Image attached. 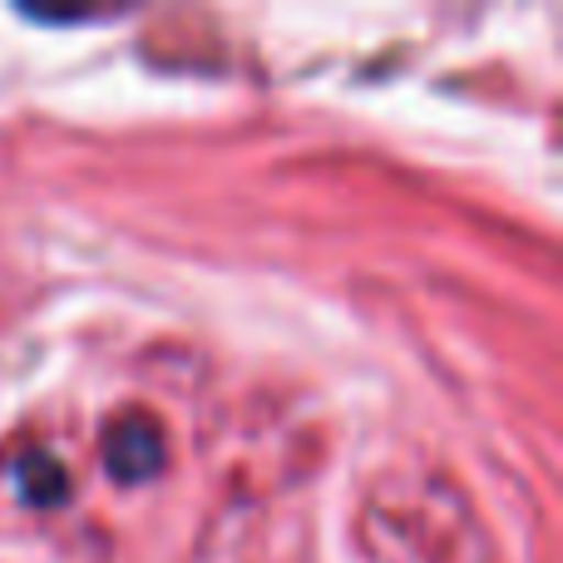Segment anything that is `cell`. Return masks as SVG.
Here are the masks:
<instances>
[{"label": "cell", "mask_w": 563, "mask_h": 563, "mask_svg": "<svg viewBox=\"0 0 563 563\" xmlns=\"http://www.w3.org/2000/svg\"><path fill=\"white\" fill-rule=\"evenodd\" d=\"M104 465L119 485H139L164 470V435L148 416H119L104 430Z\"/></svg>", "instance_id": "1"}, {"label": "cell", "mask_w": 563, "mask_h": 563, "mask_svg": "<svg viewBox=\"0 0 563 563\" xmlns=\"http://www.w3.org/2000/svg\"><path fill=\"white\" fill-rule=\"evenodd\" d=\"M10 475H15L20 499L35 505V509H59L69 499V475H65V465H59L49 450H25Z\"/></svg>", "instance_id": "2"}, {"label": "cell", "mask_w": 563, "mask_h": 563, "mask_svg": "<svg viewBox=\"0 0 563 563\" xmlns=\"http://www.w3.org/2000/svg\"><path fill=\"white\" fill-rule=\"evenodd\" d=\"M20 15L35 20V25H95V20H109L99 10H20Z\"/></svg>", "instance_id": "3"}]
</instances>
